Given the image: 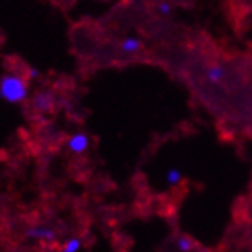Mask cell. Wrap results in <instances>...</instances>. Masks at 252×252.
Returning a JSON list of instances; mask_svg holds the SVG:
<instances>
[{"instance_id":"obj_8","label":"cell","mask_w":252,"mask_h":252,"mask_svg":"<svg viewBox=\"0 0 252 252\" xmlns=\"http://www.w3.org/2000/svg\"><path fill=\"white\" fill-rule=\"evenodd\" d=\"M177 249L180 252H190L193 249V242L189 237H180L177 240Z\"/></svg>"},{"instance_id":"obj_12","label":"cell","mask_w":252,"mask_h":252,"mask_svg":"<svg viewBox=\"0 0 252 252\" xmlns=\"http://www.w3.org/2000/svg\"><path fill=\"white\" fill-rule=\"evenodd\" d=\"M101 2H108V0H101Z\"/></svg>"},{"instance_id":"obj_2","label":"cell","mask_w":252,"mask_h":252,"mask_svg":"<svg viewBox=\"0 0 252 252\" xmlns=\"http://www.w3.org/2000/svg\"><path fill=\"white\" fill-rule=\"evenodd\" d=\"M32 107H34L39 113H48V112H51L53 107H54V96H53V93L48 92V90L39 92L34 96V99H32Z\"/></svg>"},{"instance_id":"obj_5","label":"cell","mask_w":252,"mask_h":252,"mask_svg":"<svg viewBox=\"0 0 252 252\" xmlns=\"http://www.w3.org/2000/svg\"><path fill=\"white\" fill-rule=\"evenodd\" d=\"M28 238H37V240H53L54 238V231L48 227H30L27 231Z\"/></svg>"},{"instance_id":"obj_4","label":"cell","mask_w":252,"mask_h":252,"mask_svg":"<svg viewBox=\"0 0 252 252\" xmlns=\"http://www.w3.org/2000/svg\"><path fill=\"white\" fill-rule=\"evenodd\" d=\"M224 76H226V70H224V67H221L220 63L211 65L206 71V79L211 84H220L224 79Z\"/></svg>"},{"instance_id":"obj_3","label":"cell","mask_w":252,"mask_h":252,"mask_svg":"<svg viewBox=\"0 0 252 252\" xmlns=\"http://www.w3.org/2000/svg\"><path fill=\"white\" fill-rule=\"evenodd\" d=\"M89 146H90V138H89V135L82 133V131L71 135L67 142L68 150L73 153H84L87 149H89Z\"/></svg>"},{"instance_id":"obj_9","label":"cell","mask_w":252,"mask_h":252,"mask_svg":"<svg viewBox=\"0 0 252 252\" xmlns=\"http://www.w3.org/2000/svg\"><path fill=\"white\" fill-rule=\"evenodd\" d=\"M82 246V242L79 238H70L67 243L62 246V251L63 252H78Z\"/></svg>"},{"instance_id":"obj_10","label":"cell","mask_w":252,"mask_h":252,"mask_svg":"<svg viewBox=\"0 0 252 252\" xmlns=\"http://www.w3.org/2000/svg\"><path fill=\"white\" fill-rule=\"evenodd\" d=\"M158 11H159V14H162V16H169L172 13V5L169 2H161L158 5Z\"/></svg>"},{"instance_id":"obj_6","label":"cell","mask_w":252,"mask_h":252,"mask_svg":"<svg viewBox=\"0 0 252 252\" xmlns=\"http://www.w3.org/2000/svg\"><path fill=\"white\" fill-rule=\"evenodd\" d=\"M141 40L139 39H136V37H127L126 40H123V43H121V50L124 51V53H136V51H139V48H141Z\"/></svg>"},{"instance_id":"obj_1","label":"cell","mask_w":252,"mask_h":252,"mask_svg":"<svg viewBox=\"0 0 252 252\" xmlns=\"http://www.w3.org/2000/svg\"><path fill=\"white\" fill-rule=\"evenodd\" d=\"M0 96L8 102H22L28 96V82L19 74H5L0 81Z\"/></svg>"},{"instance_id":"obj_7","label":"cell","mask_w":252,"mask_h":252,"mask_svg":"<svg viewBox=\"0 0 252 252\" xmlns=\"http://www.w3.org/2000/svg\"><path fill=\"white\" fill-rule=\"evenodd\" d=\"M183 181V172L177 167H170L166 172V183L169 186H178Z\"/></svg>"},{"instance_id":"obj_11","label":"cell","mask_w":252,"mask_h":252,"mask_svg":"<svg viewBox=\"0 0 252 252\" xmlns=\"http://www.w3.org/2000/svg\"><path fill=\"white\" fill-rule=\"evenodd\" d=\"M37 76H39V71L36 68H30V71H28V78L30 79H36Z\"/></svg>"}]
</instances>
